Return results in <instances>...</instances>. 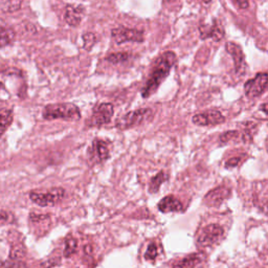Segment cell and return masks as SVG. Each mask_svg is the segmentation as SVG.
<instances>
[{
  "mask_svg": "<svg viewBox=\"0 0 268 268\" xmlns=\"http://www.w3.org/2000/svg\"><path fill=\"white\" fill-rule=\"evenodd\" d=\"M175 63L176 55L173 52H166L156 60L151 75L146 82V85L142 89V97L144 99H148L158 92L160 86L170 75V72Z\"/></svg>",
  "mask_w": 268,
  "mask_h": 268,
  "instance_id": "6da1fadb",
  "label": "cell"
},
{
  "mask_svg": "<svg viewBox=\"0 0 268 268\" xmlns=\"http://www.w3.org/2000/svg\"><path fill=\"white\" fill-rule=\"evenodd\" d=\"M42 116L47 121L63 120L76 122L81 119V111L79 107L73 103L50 104L44 107Z\"/></svg>",
  "mask_w": 268,
  "mask_h": 268,
  "instance_id": "7a4b0ae2",
  "label": "cell"
},
{
  "mask_svg": "<svg viewBox=\"0 0 268 268\" xmlns=\"http://www.w3.org/2000/svg\"><path fill=\"white\" fill-rule=\"evenodd\" d=\"M153 110L150 108H141L124 115L117 120L116 127L120 130H127L134 127H139L147 122H150L153 118Z\"/></svg>",
  "mask_w": 268,
  "mask_h": 268,
  "instance_id": "3957f363",
  "label": "cell"
},
{
  "mask_svg": "<svg viewBox=\"0 0 268 268\" xmlns=\"http://www.w3.org/2000/svg\"><path fill=\"white\" fill-rule=\"evenodd\" d=\"M225 237V229L217 223H212L200 231L197 237V245L200 249L212 248Z\"/></svg>",
  "mask_w": 268,
  "mask_h": 268,
  "instance_id": "277c9868",
  "label": "cell"
},
{
  "mask_svg": "<svg viewBox=\"0 0 268 268\" xmlns=\"http://www.w3.org/2000/svg\"><path fill=\"white\" fill-rule=\"evenodd\" d=\"M65 197L63 188H53L46 192L33 191L30 193V199L39 207H54Z\"/></svg>",
  "mask_w": 268,
  "mask_h": 268,
  "instance_id": "5b68a950",
  "label": "cell"
},
{
  "mask_svg": "<svg viewBox=\"0 0 268 268\" xmlns=\"http://www.w3.org/2000/svg\"><path fill=\"white\" fill-rule=\"evenodd\" d=\"M115 115V108L111 103H102L96 106L93 110V115L87 120V126L101 127L109 124Z\"/></svg>",
  "mask_w": 268,
  "mask_h": 268,
  "instance_id": "8992f818",
  "label": "cell"
},
{
  "mask_svg": "<svg viewBox=\"0 0 268 268\" xmlns=\"http://www.w3.org/2000/svg\"><path fill=\"white\" fill-rule=\"evenodd\" d=\"M87 155L93 165L104 164L110 158L109 143L101 139H95L87 151Z\"/></svg>",
  "mask_w": 268,
  "mask_h": 268,
  "instance_id": "52a82bcc",
  "label": "cell"
},
{
  "mask_svg": "<svg viewBox=\"0 0 268 268\" xmlns=\"http://www.w3.org/2000/svg\"><path fill=\"white\" fill-rule=\"evenodd\" d=\"M268 91V74H258L254 79L249 80L244 85V92L248 98L255 99Z\"/></svg>",
  "mask_w": 268,
  "mask_h": 268,
  "instance_id": "ba28073f",
  "label": "cell"
},
{
  "mask_svg": "<svg viewBox=\"0 0 268 268\" xmlns=\"http://www.w3.org/2000/svg\"><path fill=\"white\" fill-rule=\"evenodd\" d=\"M226 122V118L219 110L210 109L204 113L195 115L192 118V123L199 127H208V126H216Z\"/></svg>",
  "mask_w": 268,
  "mask_h": 268,
  "instance_id": "9c48e42d",
  "label": "cell"
},
{
  "mask_svg": "<svg viewBox=\"0 0 268 268\" xmlns=\"http://www.w3.org/2000/svg\"><path fill=\"white\" fill-rule=\"evenodd\" d=\"M111 37L117 44H123L125 42L131 41L137 43H143L145 40L144 32L136 29H127V28H117L111 32Z\"/></svg>",
  "mask_w": 268,
  "mask_h": 268,
  "instance_id": "30bf717a",
  "label": "cell"
},
{
  "mask_svg": "<svg viewBox=\"0 0 268 268\" xmlns=\"http://www.w3.org/2000/svg\"><path fill=\"white\" fill-rule=\"evenodd\" d=\"M232 194V190L226 186H220L210 191L204 199L205 205L208 207H219L223 201L227 200Z\"/></svg>",
  "mask_w": 268,
  "mask_h": 268,
  "instance_id": "8fae6325",
  "label": "cell"
},
{
  "mask_svg": "<svg viewBox=\"0 0 268 268\" xmlns=\"http://www.w3.org/2000/svg\"><path fill=\"white\" fill-rule=\"evenodd\" d=\"M226 50L233 58L236 73L239 75L244 74L245 70H247V63H245V58L242 49L234 42H228L226 46Z\"/></svg>",
  "mask_w": 268,
  "mask_h": 268,
  "instance_id": "7c38bea8",
  "label": "cell"
},
{
  "mask_svg": "<svg viewBox=\"0 0 268 268\" xmlns=\"http://www.w3.org/2000/svg\"><path fill=\"white\" fill-rule=\"evenodd\" d=\"M159 210L164 214L169 213H181L184 212V205L182 201L174 195H168L164 197L158 205Z\"/></svg>",
  "mask_w": 268,
  "mask_h": 268,
  "instance_id": "4fadbf2b",
  "label": "cell"
},
{
  "mask_svg": "<svg viewBox=\"0 0 268 268\" xmlns=\"http://www.w3.org/2000/svg\"><path fill=\"white\" fill-rule=\"evenodd\" d=\"M253 136L250 133L249 129H247L243 132L237 131V130H232L228 131L226 133L221 134L220 137V144L222 145H227L230 143H238V142H243V143H248L252 141Z\"/></svg>",
  "mask_w": 268,
  "mask_h": 268,
  "instance_id": "5bb4252c",
  "label": "cell"
},
{
  "mask_svg": "<svg viewBox=\"0 0 268 268\" xmlns=\"http://www.w3.org/2000/svg\"><path fill=\"white\" fill-rule=\"evenodd\" d=\"M84 12L85 10L82 6H67L64 14L65 22L73 28L79 27L82 21Z\"/></svg>",
  "mask_w": 268,
  "mask_h": 268,
  "instance_id": "9a60e30c",
  "label": "cell"
},
{
  "mask_svg": "<svg viewBox=\"0 0 268 268\" xmlns=\"http://www.w3.org/2000/svg\"><path fill=\"white\" fill-rule=\"evenodd\" d=\"M200 38L201 39H214L215 41H220L223 37H225V30L219 25V22L214 21L212 26H200Z\"/></svg>",
  "mask_w": 268,
  "mask_h": 268,
  "instance_id": "2e32d148",
  "label": "cell"
},
{
  "mask_svg": "<svg viewBox=\"0 0 268 268\" xmlns=\"http://www.w3.org/2000/svg\"><path fill=\"white\" fill-rule=\"evenodd\" d=\"M205 261V255L201 253H195L188 255L187 257L175 261L172 264V268H197Z\"/></svg>",
  "mask_w": 268,
  "mask_h": 268,
  "instance_id": "e0dca14e",
  "label": "cell"
},
{
  "mask_svg": "<svg viewBox=\"0 0 268 268\" xmlns=\"http://www.w3.org/2000/svg\"><path fill=\"white\" fill-rule=\"evenodd\" d=\"M169 180V175L165 171H161L151 178L148 186V192L150 194H156L161 190V187Z\"/></svg>",
  "mask_w": 268,
  "mask_h": 268,
  "instance_id": "ac0fdd59",
  "label": "cell"
},
{
  "mask_svg": "<svg viewBox=\"0 0 268 268\" xmlns=\"http://www.w3.org/2000/svg\"><path fill=\"white\" fill-rule=\"evenodd\" d=\"M260 187L257 194H255V199L257 206L265 211L268 208V182L260 183Z\"/></svg>",
  "mask_w": 268,
  "mask_h": 268,
  "instance_id": "d6986e66",
  "label": "cell"
},
{
  "mask_svg": "<svg viewBox=\"0 0 268 268\" xmlns=\"http://www.w3.org/2000/svg\"><path fill=\"white\" fill-rule=\"evenodd\" d=\"M22 0H0V9L3 13H14L20 10Z\"/></svg>",
  "mask_w": 268,
  "mask_h": 268,
  "instance_id": "ffe728a7",
  "label": "cell"
},
{
  "mask_svg": "<svg viewBox=\"0 0 268 268\" xmlns=\"http://www.w3.org/2000/svg\"><path fill=\"white\" fill-rule=\"evenodd\" d=\"M78 248V240L72 236L66 238L65 245H64V252L63 255L66 258H71L77 251Z\"/></svg>",
  "mask_w": 268,
  "mask_h": 268,
  "instance_id": "44dd1931",
  "label": "cell"
},
{
  "mask_svg": "<svg viewBox=\"0 0 268 268\" xmlns=\"http://www.w3.org/2000/svg\"><path fill=\"white\" fill-rule=\"evenodd\" d=\"M0 117H2V119H0V120H2V133L4 134L13 122V110L3 108L2 114H0Z\"/></svg>",
  "mask_w": 268,
  "mask_h": 268,
  "instance_id": "7402d4cb",
  "label": "cell"
},
{
  "mask_svg": "<svg viewBox=\"0 0 268 268\" xmlns=\"http://www.w3.org/2000/svg\"><path fill=\"white\" fill-rule=\"evenodd\" d=\"M14 32L12 30L6 29L5 26H2V38H0V42H2V48H5L12 42L14 39Z\"/></svg>",
  "mask_w": 268,
  "mask_h": 268,
  "instance_id": "603a6c76",
  "label": "cell"
},
{
  "mask_svg": "<svg viewBox=\"0 0 268 268\" xmlns=\"http://www.w3.org/2000/svg\"><path fill=\"white\" fill-rule=\"evenodd\" d=\"M129 59V54L127 53H116V54H111L109 55L106 60L113 64H120Z\"/></svg>",
  "mask_w": 268,
  "mask_h": 268,
  "instance_id": "cb8c5ba5",
  "label": "cell"
},
{
  "mask_svg": "<svg viewBox=\"0 0 268 268\" xmlns=\"http://www.w3.org/2000/svg\"><path fill=\"white\" fill-rule=\"evenodd\" d=\"M159 256V251H158V245H156L154 242L150 243L149 247L145 253L144 258L147 261H154Z\"/></svg>",
  "mask_w": 268,
  "mask_h": 268,
  "instance_id": "d4e9b609",
  "label": "cell"
},
{
  "mask_svg": "<svg viewBox=\"0 0 268 268\" xmlns=\"http://www.w3.org/2000/svg\"><path fill=\"white\" fill-rule=\"evenodd\" d=\"M83 41H84V44H83L84 49L86 51H91L93 49V47L95 46L96 41H97L96 35L94 33H86L83 36Z\"/></svg>",
  "mask_w": 268,
  "mask_h": 268,
  "instance_id": "484cf974",
  "label": "cell"
},
{
  "mask_svg": "<svg viewBox=\"0 0 268 268\" xmlns=\"http://www.w3.org/2000/svg\"><path fill=\"white\" fill-rule=\"evenodd\" d=\"M240 163H241V159H240V158H232V159H230V160L226 163V168H228V169L235 168V167L239 166Z\"/></svg>",
  "mask_w": 268,
  "mask_h": 268,
  "instance_id": "4316f807",
  "label": "cell"
},
{
  "mask_svg": "<svg viewBox=\"0 0 268 268\" xmlns=\"http://www.w3.org/2000/svg\"><path fill=\"white\" fill-rule=\"evenodd\" d=\"M13 215L11 213L6 212L5 210L2 211V214H0V221H2V225H6V223H11L10 222V217H12Z\"/></svg>",
  "mask_w": 268,
  "mask_h": 268,
  "instance_id": "83f0119b",
  "label": "cell"
},
{
  "mask_svg": "<svg viewBox=\"0 0 268 268\" xmlns=\"http://www.w3.org/2000/svg\"><path fill=\"white\" fill-rule=\"evenodd\" d=\"M234 3L241 9V10H245L250 7L249 4V0H234Z\"/></svg>",
  "mask_w": 268,
  "mask_h": 268,
  "instance_id": "f1b7e54d",
  "label": "cell"
},
{
  "mask_svg": "<svg viewBox=\"0 0 268 268\" xmlns=\"http://www.w3.org/2000/svg\"><path fill=\"white\" fill-rule=\"evenodd\" d=\"M260 110H261V111H263V113H264V114L268 115V103L262 104V105L260 106Z\"/></svg>",
  "mask_w": 268,
  "mask_h": 268,
  "instance_id": "f546056e",
  "label": "cell"
},
{
  "mask_svg": "<svg viewBox=\"0 0 268 268\" xmlns=\"http://www.w3.org/2000/svg\"><path fill=\"white\" fill-rule=\"evenodd\" d=\"M204 2L207 3V4H209V3H211V0H204Z\"/></svg>",
  "mask_w": 268,
  "mask_h": 268,
  "instance_id": "4dcf8cb0",
  "label": "cell"
}]
</instances>
